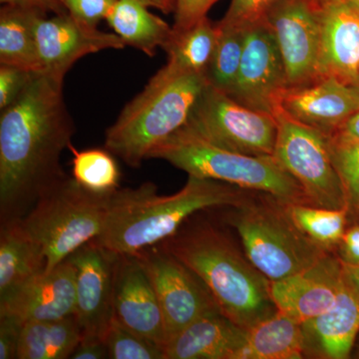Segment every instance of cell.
Masks as SVG:
<instances>
[{"instance_id":"obj_1","label":"cell","mask_w":359,"mask_h":359,"mask_svg":"<svg viewBox=\"0 0 359 359\" xmlns=\"http://www.w3.org/2000/svg\"><path fill=\"white\" fill-rule=\"evenodd\" d=\"M63 80L32 73L20 95L0 116V218L21 219L65 180L61 155L72 146L75 125Z\"/></svg>"},{"instance_id":"obj_2","label":"cell","mask_w":359,"mask_h":359,"mask_svg":"<svg viewBox=\"0 0 359 359\" xmlns=\"http://www.w3.org/2000/svg\"><path fill=\"white\" fill-rule=\"evenodd\" d=\"M244 202L236 186L193 176L171 196L159 195L153 183L117 189L108 195L103 230L94 241L115 255L138 254L173 237L196 212Z\"/></svg>"},{"instance_id":"obj_3","label":"cell","mask_w":359,"mask_h":359,"mask_svg":"<svg viewBox=\"0 0 359 359\" xmlns=\"http://www.w3.org/2000/svg\"><path fill=\"white\" fill-rule=\"evenodd\" d=\"M159 245L199 276L238 327L249 330L278 311L271 282L218 229L207 224L180 229Z\"/></svg>"},{"instance_id":"obj_4","label":"cell","mask_w":359,"mask_h":359,"mask_svg":"<svg viewBox=\"0 0 359 359\" xmlns=\"http://www.w3.org/2000/svg\"><path fill=\"white\" fill-rule=\"evenodd\" d=\"M208 84L205 75L167 63L107 130L106 150L130 167H140L156 146L186 126Z\"/></svg>"},{"instance_id":"obj_5","label":"cell","mask_w":359,"mask_h":359,"mask_svg":"<svg viewBox=\"0 0 359 359\" xmlns=\"http://www.w3.org/2000/svg\"><path fill=\"white\" fill-rule=\"evenodd\" d=\"M148 159L167 161L189 176L268 194L283 205H309L301 185L273 156L245 155L226 150L185 127L156 146Z\"/></svg>"},{"instance_id":"obj_6","label":"cell","mask_w":359,"mask_h":359,"mask_svg":"<svg viewBox=\"0 0 359 359\" xmlns=\"http://www.w3.org/2000/svg\"><path fill=\"white\" fill-rule=\"evenodd\" d=\"M109 194L91 192L67 176L21 218L44 250L45 273L100 235Z\"/></svg>"},{"instance_id":"obj_7","label":"cell","mask_w":359,"mask_h":359,"mask_svg":"<svg viewBox=\"0 0 359 359\" xmlns=\"http://www.w3.org/2000/svg\"><path fill=\"white\" fill-rule=\"evenodd\" d=\"M237 209L231 223L242 241L245 257L269 282L295 275L328 252L295 226L285 205L243 204Z\"/></svg>"},{"instance_id":"obj_8","label":"cell","mask_w":359,"mask_h":359,"mask_svg":"<svg viewBox=\"0 0 359 359\" xmlns=\"http://www.w3.org/2000/svg\"><path fill=\"white\" fill-rule=\"evenodd\" d=\"M185 128L212 145L252 156H273L278 132L275 115L242 105L211 84Z\"/></svg>"},{"instance_id":"obj_9","label":"cell","mask_w":359,"mask_h":359,"mask_svg":"<svg viewBox=\"0 0 359 359\" xmlns=\"http://www.w3.org/2000/svg\"><path fill=\"white\" fill-rule=\"evenodd\" d=\"M275 116L278 132L273 157L301 185L309 205L347 209L327 135L294 121L280 111Z\"/></svg>"},{"instance_id":"obj_10","label":"cell","mask_w":359,"mask_h":359,"mask_svg":"<svg viewBox=\"0 0 359 359\" xmlns=\"http://www.w3.org/2000/svg\"><path fill=\"white\" fill-rule=\"evenodd\" d=\"M159 299L167 341L207 314L222 313L199 276L160 245L138 252Z\"/></svg>"},{"instance_id":"obj_11","label":"cell","mask_w":359,"mask_h":359,"mask_svg":"<svg viewBox=\"0 0 359 359\" xmlns=\"http://www.w3.org/2000/svg\"><path fill=\"white\" fill-rule=\"evenodd\" d=\"M320 15L314 0H280L266 18L282 56L287 87L302 86L318 78Z\"/></svg>"},{"instance_id":"obj_12","label":"cell","mask_w":359,"mask_h":359,"mask_svg":"<svg viewBox=\"0 0 359 359\" xmlns=\"http://www.w3.org/2000/svg\"><path fill=\"white\" fill-rule=\"evenodd\" d=\"M69 257L76 276L75 316L81 328L82 339L105 341L114 318L113 294L117 255L92 241Z\"/></svg>"},{"instance_id":"obj_13","label":"cell","mask_w":359,"mask_h":359,"mask_svg":"<svg viewBox=\"0 0 359 359\" xmlns=\"http://www.w3.org/2000/svg\"><path fill=\"white\" fill-rule=\"evenodd\" d=\"M287 87L282 56L269 26L264 23L245 29L244 52L231 98L252 109L273 115Z\"/></svg>"},{"instance_id":"obj_14","label":"cell","mask_w":359,"mask_h":359,"mask_svg":"<svg viewBox=\"0 0 359 359\" xmlns=\"http://www.w3.org/2000/svg\"><path fill=\"white\" fill-rule=\"evenodd\" d=\"M35 39L43 71L62 80L84 56L126 46L117 34L100 32L65 11L49 18L40 16L35 23Z\"/></svg>"},{"instance_id":"obj_15","label":"cell","mask_w":359,"mask_h":359,"mask_svg":"<svg viewBox=\"0 0 359 359\" xmlns=\"http://www.w3.org/2000/svg\"><path fill=\"white\" fill-rule=\"evenodd\" d=\"M114 320L164 348L166 327L159 299L138 255H117L113 294Z\"/></svg>"},{"instance_id":"obj_16","label":"cell","mask_w":359,"mask_h":359,"mask_svg":"<svg viewBox=\"0 0 359 359\" xmlns=\"http://www.w3.org/2000/svg\"><path fill=\"white\" fill-rule=\"evenodd\" d=\"M344 283L341 259L328 252L309 268L271 282L269 292L278 311L302 323L330 311Z\"/></svg>"},{"instance_id":"obj_17","label":"cell","mask_w":359,"mask_h":359,"mask_svg":"<svg viewBox=\"0 0 359 359\" xmlns=\"http://www.w3.org/2000/svg\"><path fill=\"white\" fill-rule=\"evenodd\" d=\"M276 111L328 135L358 112L359 90L337 78L320 77L302 86L287 87L278 98Z\"/></svg>"},{"instance_id":"obj_18","label":"cell","mask_w":359,"mask_h":359,"mask_svg":"<svg viewBox=\"0 0 359 359\" xmlns=\"http://www.w3.org/2000/svg\"><path fill=\"white\" fill-rule=\"evenodd\" d=\"M76 276L70 257L25 285L0 306V316L11 314L23 323L55 320L75 314Z\"/></svg>"},{"instance_id":"obj_19","label":"cell","mask_w":359,"mask_h":359,"mask_svg":"<svg viewBox=\"0 0 359 359\" xmlns=\"http://www.w3.org/2000/svg\"><path fill=\"white\" fill-rule=\"evenodd\" d=\"M318 72L353 84L359 77V13L347 4L321 9Z\"/></svg>"},{"instance_id":"obj_20","label":"cell","mask_w":359,"mask_h":359,"mask_svg":"<svg viewBox=\"0 0 359 359\" xmlns=\"http://www.w3.org/2000/svg\"><path fill=\"white\" fill-rule=\"evenodd\" d=\"M306 355L346 359L359 332V299L346 278L337 302L327 313L302 323Z\"/></svg>"},{"instance_id":"obj_21","label":"cell","mask_w":359,"mask_h":359,"mask_svg":"<svg viewBox=\"0 0 359 359\" xmlns=\"http://www.w3.org/2000/svg\"><path fill=\"white\" fill-rule=\"evenodd\" d=\"M245 332L223 313L207 314L165 344L164 359H236Z\"/></svg>"},{"instance_id":"obj_22","label":"cell","mask_w":359,"mask_h":359,"mask_svg":"<svg viewBox=\"0 0 359 359\" xmlns=\"http://www.w3.org/2000/svg\"><path fill=\"white\" fill-rule=\"evenodd\" d=\"M41 245L21 219L1 223L0 233V306L6 304L33 278L45 273Z\"/></svg>"},{"instance_id":"obj_23","label":"cell","mask_w":359,"mask_h":359,"mask_svg":"<svg viewBox=\"0 0 359 359\" xmlns=\"http://www.w3.org/2000/svg\"><path fill=\"white\" fill-rule=\"evenodd\" d=\"M304 355L302 323L278 311L247 330L236 359H301Z\"/></svg>"},{"instance_id":"obj_24","label":"cell","mask_w":359,"mask_h":359,"mask_svg":"<svg viewBox=\"0 0 359 359\" xmlns=\"http://www.w3.org/2000/svg\"><path fill=\"white\" fill-rule=\"evenodd\" d=\"M46 11L4 6L0 11V63L28 72H43L35 39V23Z\"/></svg>"},{"instance_id":"obj_25","label":"cell","mask_w":359,"mask_h":359,"mask_svg":"<svg viewBox=\"0 0 359 359\" xmlns=\"http://www.w3.org/2000/svg\"><path fill=\"white\" fill-rule=\"evenodd\" d=\"M136 0H117L106 20L124 43L154 56L173 36V27Z\"/></svg>"},{"instance_id":"obj_26","label":"cell","mask_w":359,"mask_h":359,"mask_svg":"<svg viewBox=\"0 0 359 359\" xmlns=\"http://www.w3.org/2000/svg\"><path fill=\"white\" fill-rule=\"evenodd\" d=\"M81 339L75 314L55 320L27 321L21 332L18 358H70Z\"/></svg>"},{"instance_id":"obj_27","label":"cell","mask_w":359,"mask_h":359,"mask_svg":"<svg viewBox=\"0 0 359 359\" xmlns=\"http://www.w3.org/2000/svg\"><path fill=\"white\" fill-rule=\"evenodd\" d=\"M218 25L205 18L192 27L174 33L164 49L168 62L182 72L205 75L218 40Z\"/></svg>"},{"instance_id":"obj_28","label":"cell","mask_w":359,"mask_h":359,"mask_svg":"<svg viewBox=\"0 0 359 359\" xmlns=\"http://www.w3.org/2000/svg\"><path fill=\"white\" fill-rule=\"evenodd\" d=\"M285 210L295 226L323 249L339 247L346 231L349 212L306 204L285 205Z\"/></svg>"},{"instance_id":"obj_29","label":"cell","mask_w":359,"mask_h":359,"mask_svg":"<svg viewBox=\"0 0 359 359\" xmlns=\"http://www.w3.org/2000/svg\"><path fill=\"white\" fill-rule=\"evenodd\" d=\"M218 27V40L208 68L207 78L209 84L230 95L240 70L245 29L219 23Z\"/></svg>"},{"instance_id":"obj_30","label":"cell","mask_w":359,"mask_h":359,"mask_svg":"<svg viewBox=\"0 0 359 359\" xmlns=\"http://www.w3.org/2000/svg\"><path fill=\"white\" fill-rule=\"evenodd\" d=\"M73 179L86 190L97 194L114 192L119 187L117 163L108 150L88 149L78 151L71 146Z\"/></svg>"},{"instance_id":"obj_31","label":"cell","mask_w":359,"mask_h":359,"mask_svg":"<svg viewBox=\"0 0 359 359\" xmlns=\"http://www.w3.org/2000/svg\"><path fill=\"white\" fill-rule=\"evenodd\" d=\"M109 358L164 359V348L152 340L123 327L113 318L105 337Z\"/></svg>"},{"instance_id":"obj_32","label":"cell","mask_w":359,"mask_h":359,"mask_svg":"<svg viewBox=\"0 0 359 359\" xmlns=\"http://www.w3.org/2000/svg\"><path fill=\"white\" fill-rule=\"evenodd\" d=\"M330 148L346 194L349 215L359 221V143L335 144L330 142Z\"/></svg>"},{"instance_id":"obj_33","label":"cell","mask_w":359,"mask_h":359,"mask_svg":"<svg viewBox=\"0 0 359 359\" xmlns=\"http://www.w3.org/2000/svg\"><path fill=\"white\" fill-rule=\"evenodd\" d=\"M280 0H231L219 25L248 29L266 23L269 14Z\"/></svg>"},{"instance_id":"obj_34","label":"cell","mask_w":359,"mask_h":359,"mask_svg":"<svg viewBox=\"0 0 359 359\" xmlns=\"http://www.w3.org/2000/svg\"><path fill=\"white\" fill-rule=\"evenodd\" d=\"M70 15L92 26L106 20L117 0H57Z\"/></svg>"},{"instance_id":"obj_35","label":"cell","mask_w":359,"mask_h":359,"mask_svg":"<svg viewBox=\"0 0 359 359\" xmlns=\"http://www.w3.org/2000/svg\"><path fill=\"white\" fill-rule=\"evenodd\" d=\"M32 74V72L14 66H0V109H6L20 95Z\"/></svg>"},{"instance_id":"obj_36","label":"cell","mask_w":359,"mask_h":359,"mask_svg":"<svg viewBox=\"0 0 359 359\" xmlns=\"http://www.w3.org/2000/svg\"><path fill=\"white\" fill-rule=\"evenodd\" d=\"M217 1L218 0H176L173 32H185L204 20Z\"/></svg>"},{"instance_id":"obj_37","label":"cell","mask_w":359,"mask_h":359,"mask_svg":"<svg viewBox=\"0 0 359 359\" xmlns=\"http://www.w3.org/2000/svg\"><path fill=\"white\" fill-rule=\"evenodd\" d=\"M23 325L20 318L11 314L0 316V359L18 358Z\"/></svg>"},{"instance_id":"obj_38","label":"cell","mask_w":359,"mask_h":359,"mask_svg":"<svg viewBox=\"0 0 359 359\" xmlns=\"http://www.w3.org/2000/svg\"><path fill=\"white\" fill-rule=\"evenodd\" d=\"M339 250V259L344 263L359 266V224L346 229Z\"/></svg>"},{"instance_id":"obj_39","label":"cell","mask_w":359,"mask_h":359,"mask_svg":"<svg viewBox=\"0 0 359 359\" xmlns=\"http://www.w3.org/2000/svg\"><path fill=\"white\" fill-rule=\"evenodd\" d=\"M72 359L109 358L107 346L104 340L82 339L71 358Z\"/></svg>"},{"instance_id":"obj_40","label":"cell","mask_w":359,"mask_h":359,"mask_svg":"<svg viewBox=\"0 0 359 359\" xmlns=\"http://www.w3.org/2000/svg\"><path fill=\"white\" fill-rule=\"evenodd\" d=\"M342 266H344V276L347 283L359 299V266H353L342 262Z\"/></svg>"},{"instance_id":"obj_41","label":"cell","mask_w":359,"mask_h":359,"mask_svg":"<svg viewBox=\"0 0 359 359\" xmlns=\"http://www.w3.org/2000/svg\"><path fill=\"white\" fill-rule=\"evenodd\" d=\"M136 1L140 2L143 6L147 7H154V8L159 9L164 13H169L166 4L164 0H136Z\"/></svg>"},{"instance_id":"obj_42","label":"cell","mask_w":359,"mask_h":359,"mask_svg":"<svg viewBox=\"0 0 359 359\" xmlns=\"http://www.w3.org/2000/svg\"><path fill=\"white\" fill-rule=\"evenodd\" d=\"M314 2L323 9L328 6H332V4H346L347 0H314Z\"/></svg>"},{"instance_id":"obj_43","label":"cell","mask_w":359,"mask_h":359,"mask_svg":"<svg viewBox=\"0 0 359 359\" xmlns=\"http://www.w3.org/2000/svg\"><path fill=\"white\" fill-rule=\"evenodd\" d=\"M164 1L166 4L169 13L175 11V9H176V0H164Z\"/></svg>"},{"instance_id":"obj_44","label":"cell","mask_w":359,"mask_h":359,"mask_svg":"<svg viewBox=\"0 0 359 359\" xmlns=\"http://www.w3.org/2000/svg\"><path fill=\"white\" fill-rule=\"evenodd\" d=\"M346 4L353 7L354 11H358L359 13V0H347Z\"/></svg>"},{"instance_id":"obj_45","label":"cell","mask_w":359,"mask_h":359,"mask_svg":"<svg viewBox=\"0 0 359 359\" xmlns=\"http://www.w3.org/2000/svg\"><path fill=\"white\" fill-rule=\"evenodd\" d=\"M351 85H353L354 87H356V88L359 90V77L354 81V83Z\"/></svg>"},{"instance_id":"obj_46","label":"cell","mask_w":359,"mask_h":359,"mask_svg":"<svg viewBox=\"0 0 359 359\" xmlns=\"http://www.w3.org/2000/svg\"><path fill=\"white\" fill-rule=\"evenodd\" d=\"M358 358H359V351H358Z\"/></svg>"}]
</instances>
